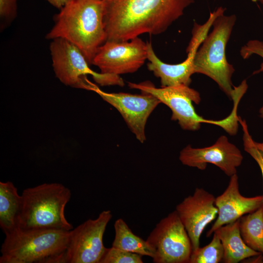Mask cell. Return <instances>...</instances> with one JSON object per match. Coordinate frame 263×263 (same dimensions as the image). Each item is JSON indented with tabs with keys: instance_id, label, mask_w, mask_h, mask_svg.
Returning a JSON list of instances; mask_svg holds the SVG:
<instances>
[{
	"instance_id": "7",
	"label": "cell",
	"mask_w": 263,
	"mask_h": 263,
	"mask_svg": "<svg viewBox=\"0 0 263 263\" xmlns=\"http://www.w3.org/2000/svg\"><path fill=\"white\" fill-rule=\"evenodd\" d=\"M49 48L55 75L65 85L93 91L97 86L89 80L88 75L100 86L124 85L119 75L92 70L80 49L65 39H52Z\"/></svg>"
},
{
	"instance_id": "11",
	"label": "cell",
	"mask_w": 263,
	"mask_h": 263,
	"mask_svg": "<svg viewBox=\"0 0 263 263\" xmlns=\"http://www.w3.org/2000/svg\"><path fill=\"white\" fill-rule=\"evenodd\" d=\"M93 91L119 112L136 139L143 143L146 140L145 130L147 120L161 103L160 101L147 93H109L102 91L97 86Z\"/></svg>"
},
{
	"instance_id": "9",
	"label": "cell",
	"mask_w": 263,
	"mask_h": 263,
	"mask_svg": "<svg viewBox=\"0 0 263 263\" xmlns=\"http://www.w3.org/2000/svg\"><path fill=\"white\" fill-rule=\"evenodd\" d=\"M112 218L110 210L95 219H89L70 231L65 252L67 263H100L106 252L103 243L107 225Z\"/></svg>"
},
{
	"instance_id": "13",
	"label": "cell",
	"mask_w": 263,
	"mask_h": 263,
	"mask_svg": "<svg viewBox=\"0 0 263 263\" xmlns=\"http://www.w3.org/2000/svg\"><path fill=\"white\" fill-rule=\"evenodd\" d=\"M214 196L203 188L185 198L176 207V211L189 237L192 250L200 246V238L207 225L218 215Z\"/></svg>"
},
{
	"instance_id": "12",
	"label": "cell",
	"mask_w": 263,
	"mask_h": 263,
	"mask_svg": "<svg viewBox=\"0 0 263 263\" xmlns=\"http://www.w3.org/2000/svg\"><path fill=\"white\" fill-rule=\"evenodd\" d=\"M179 159L182 164L200 170L205 169L207 164H213L230 177L237 174L243 156L226 136L221 135L209 147L195 148L188 145L180 152Z\"/></svg>"
},
{
	"instance_id": "3",
	"label": "cell",
	"mask_w": 263,
	"mask_h": 263,
	"mask_svg": "<svg viewBox=\"0 0 263 263\" xmlns=\"http://www.w3.org/2000/svg\"><path fill=\"white\" fill-rule=\"evenodd\" d=\"M70 231L17 228L6 234L0 263H66Z\"/></svg>"
},
{
	"instance_id": "21",
	"label": "cell",
	"mask_w": 263,
	"mask_h": 263,
	"mask_svg": "<svg viewBox=\"0 0 263 263\" xmlns=\"http://www.w3.org/2000/svg\"><path fill=\"white\" fill-rule=\"evenodd\" d=\"M142 255L112 246L107 248L100 263H142Z\"/></svg>"
},
{
	"instance_id": "6",
	"label": "cell",
	"mask_w": 263,
	"mask_h": 263,
	"mask_svg": "<svg viewBox=\"0 0 263 263\" xmlns=\"http://www.w3.org/2000/svg\"><path fill=\"white\" fill-rule=\"evenodd\" d=\"M219 15L212 30L197 51L194 58L195 73L204 75L214 81L230 98L234 93L231 78L233 66L226 58V47L237 20L235 15Z\"/></svg>"
},
{
	"instance_id": "10",
	"label": "cell",
	"mask_w": 263,
	"mask_h": 263,
	"mask_svg": "<svg viewBox=\"0 0 263 263\" xmlns=\"http://www.w3.org/2000/svg\"><path fill=\"white\" fill-rule=\"evenodd\" d=\"M147 59V44L139 37L129 41L106 40L97 50L92 64L104 74L119 75L136 72Z\"/></svg>"
},
{
	"instance_id": "2",
	"label": "cell",
	"mask_w": 263,
	"mask_h": 263,
	"mask_svg": "<svg viewBox=\"0 0 263 263\" xmlns=\"http://www.w3.org/2000/svg\"><path fill=\"white\" fill-rule=\"evenodd\" d=\"M46 38L65 39L77 46L92 64L106 41L102 0H69L54 17Z\"/></svg>"
},
{
	"instance_id": "16",
	"label": "cell",
	"mask_w": 263,
	"mask_h": 263,
	"mask_svg": "<svg viewBox=\"0 0 263 263\" xmlns=\"http://www.w3.org/2000/svg\"><path fill=\"white\" fill-rule=\"evenodd\" d=\"M239 225L240 219L223 225L214 231L223 244L224 263H238L244 259L261 255L245 244L240 233Z\"/></svg>"
},
{
	"instance_id": "26",
	"label": "cell",
	"mask_w": 263,
	"mask_h": 263,
	"mask_svg": "<svg viewBox=\"0 0 263 263\" xmlns=\"http://www.w3.org/2000/svg\"><path fill=\"white\" fill-rule=\"evenodd\" d=\"M255 144L257 148L263 152V141L262 142H255Z\"/></svg>"
},
{
	"instance_id": "20",
	"label": "cell",
	"mask_w": 263,
	"mask_h": 263,
	"mask_svg": "<svg viewBox=\"0 0 263 263\" xmlns=\"http://www.w3.org/2000/svg\"><path fill=\"white\" fill-rule=\"evenodd\" d=\"M224 255L222 242L214 232L213 238L208 244L192 250L189 263H218L223 260Z\"/></svg>"
},
{
	"instance_id": "18",
	"label": "cell",
	"mask_w": 263,
	"mask_h": 263,
	"mask_svg": "<svg viewBox=\"0 0 263 263\" xmlns=\"http://www.w3.org/2000/svg\"><path fill=\"white\" fill-rule=\"evenodd\" d=\"M114 228L113 247L153 258L154 251L151 245L147 240L134 234L123 219H117Z\"/></svg>"
},
{
	"instance_id": "19",
	"label": "cell",
	"mask_w": 263,
	"mask_h": 263,
	"mask_svg": "<svg viewBox=\"0 0 263 263\" xmlns=\"http://www.w3.org/2000/svg\"><path fill=\"white\" fill-rule=\"evenodd\" d=\"M240 231L245 244L263 254V205L240 219Z\"/></svg>"
},
{
	"instance_id": "14",
	"label": "cell",
	"mask_w": 263,
	"mask_h": 263,
	"mask_svg": "<svg viewBox=\"0 0 263 263\" xmlns=\"http://www.w3.org/2000/svg\"><path fill=\"white\" fill-rule=\"evenodd\" d=\"M228 185L224 192L215 198L218 217L207 237L211 236L221 226L233 223L244 215L250 213L263 205V195L246 197L239 189L238 177L235 174L230 177Z\"/></svg>"
},
{
	"instance_id": "29",
	"label": "cell",
	"mask_w": 263,
	"mask_h": 263,
	"mask_svg": "<svg viewBox=\"0 0 263 263\" xmlns=\"http://www.w3.org/2000/svg\"></svg>"
},
{
	"instance_id": "28",
	"label": "cell",
	"mask_w": 263,
	"mask_h": 263,
	"mask_svg": "<svg viewBox=\"0 0 263 263\" xmlns=\"http://www.w3.org/2000/svg\"><path fill=\"white\" fill-rule=\"evenodd\" d=\"M254 2H258L263 5V0H252Z\"/></svg>"
},
{
	"instance_id": "27",
	"label": "cell",
	"mask_w": 263,
	"mask_h": 263,
	"mask_svg": "<svg viewBox=\"0 0 263 263\" xmlns=\"http://www.w3.org/2000/svg\"><path fill=\"white\" fill-rule=\"evenodd\" d=\"M254 261H256L255 262V263H263V256H262L261 254V257H258Z\"/></svg>"
},
{
	"instance_id": "22",
	"label": "cell",
	"mask_w": 263,
	"mask_h": 263,
	"mask_svg": "<svg viewBox=\"0 0 263 263\" xmlns=\"http://www.w3.org/2000/svg\"><path fill=\"white\" fill-rule=\"evenodd\" d=\"M238 121L243 131V144L244 150L256 161L259 165L263 180V152L256 146L255 141L253 139L248 129L246 122L239 116Z\"/></svg>"
},
{
	"instance_id": "8",
	"label": "cell",
	"mask_w": 263,
	"mask_h": 263,
	"mask_svg": "<svg viewBox=\"0 0 263 263\" xmlns=\"http://www.w3.org/2000/svg\"><path fill=\"white\" fill-rule=\"evenodd\" d=\"M154 251V263H189V237L175 210L162 219L146 240Z\"/></svg>"
},
{
	"instance_id": "24",
	"label": "cell",
	"mask_w": 263,
	"mask_h": 263,
	"mask_svg": "<svg viewBox=\"0 0 263 263\" xmlns=\"http://www.w3.org/2000/svg\"><path fill=\"white\" fill-rule=\"evenodd\" d=\"M18 0H0V18L3 28L8 25L17 15Z\"/></svg>"
},
{
	"instance_id": "4",
	"label": "cell",
	"mask_w": 263,
	"mask_h": 263,
	"mask_svg": "<svg viewBox=\"0 0 263 263\" xmlns=\"http://www.w3.org/2000/svg\"><path fill=\"white\" fill-rule=\"evenodd\" d=\"M19 228L70 231L72 225L65 216L71 196L70 190L60 183H44L24 189Z\"/></svg>"
},
{
	"instance_id": "17",
	"label": "cell",
	"mask_w": 263,
	"mask_h": 263,
	"mask_svg": "<svg viewBox=\"0 0 263 263\" xmlns=\"http://www.w3.org/2000/svg\"><path fill=\"white\" fill-rule=\"evenodd\" d=\"M22 203V196L12 182H0V226L5 234L19 228Z\"/></svg>"
},
{
	"instance_id": "1",
	"label": "cell",
	"mask_w": 263,
	"mask_h": 263,
	"mask_svg": "<svg viewBox=\"0 0 263 263\" xmlns=\"http://www.w3.org/2000/svg\"><path fill=\"white\" fill-rule=\"evenodd\" d=\"M195 0H102L106 40L165 32Z\"/></svg>"
},
{
	"instance_id": "5",
	"label": "cell",
	"mask_w": 263,
	"mask_h": 263,
	"mask_svg": "<svg viewBox=\"0 0 263 263\" xmlns=\"http://www.w3.org/2000/svg\"><path fill=\"white\" fill-rule=\"evenodd\" d=\"M128 86L131 89L154 96L167 105L172 112L171 119L177 121L184 130L197 131L202 123H207L221 127L230 135H235L238 132L239 122L236 107H233L228 116L222 120L205 119L196 113L192 105L193 102L196 104L200 103V94L189 86L178 85L157 88L148 81L139 83L129 82Z\"/></svg>"
},
{
	"instance_id": "25",
	"label": "cell",
	"mask_w": 263,
	"mask_h": 263,
	"mask_svg": "<svg viewBox=\"0 0 263 263\" xmlns=\"http://www.w3.org/2000/svg\"><path fill=\"white\" fill-rule=\"evenodd\" d=\"M53 6L60 9L69 0H45Z\"/></svg>"
},
{
	"instance_id": "15",
	"label": "cell",
	"mask_w": 263,
	"mask_h": 263,
	"mask_svg": "<svg viewBox=\"0 0 263 263\" xmlns=\"http://www.w3.org/2000/svg\"><path fill=\"white\" fill-rule=\"evenodd\" d=\"M147 44L148 68L160 79L161 87L189 85L191 77L195 74L194 58L198 48H194L187 52V57L182 62L172 64L165 63L157 57L151 42H147Z\"/></svg>"
},
{
	"instance_id": "23",
	"label": "cell",
	"mask_w": 263,
	"mask_h": 263,
	"mask_svg": "<svg viewBox=\"0 0 263 263\" xmlns=\"http://www.w3.org/2000/svg\"><path fill=\"white\" fill-rule=\"evenodd\" d=\"M240 55L244 59H247L253 55L260 56L263 59V41L257 39L249 40L241 47ZM263 72V61L260 65V68L254 72L253 75ZM261 117H263V104L259 110Z\"/></svg>"
}]
</instances>
